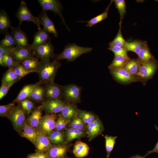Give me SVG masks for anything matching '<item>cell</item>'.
<instances>
[{
  "label": "cell",
  "instance_id": "6da1fadb",
  "mask_svg": "<svg viewBox=\"0 0 158 158\" xmlns=\"http://www.w3.org/2000/svg\"><path fill=\"white\" fill-rule=\"evenodd\" d=\"M61 66L60 62L55 60L50 61V60L40 59V64L36 72L38 74L40 81L42 84H46L54 82L56 75Z\"/></svg>",
  "mask_w": 158,
  "mask_h": 158
},
{
  "label": "cell",
  "instance_id": "74e56055",
  "mask_svg": "<svg viewBox=\"0 0 158 158\" xmlns=\"http://www.w3.org/2000/svg\"><path fill=\"white\" fill-rule=\"evenodd\" d=\"M0 45L9 48H13L16 46L15 41L11 33H5L4 37L1 41Z\"/></svg>",
  "mask_w": 158,
  "mask_h": 158
},
{
  "label": "cell",
  "instance_id": "f1b7e54d",
  "mask_svg": "<svg viewBox=\"0 0 158 158\" xmlns=\"http://www.w3.org/2000/svg\"><path fill=\"white\" fill-rule=\"evenodd\" d=\"M44 87L39 85L37 86L28 99L36 102L42 103L44 101Z\"/></svg>",
  "mask_w": 158,
  "mask_h": 158
},
{
  "label": "cell",
  "instance_id": "ab89813d",
  "mask_svg": "<svg viewBox=\"0 0 158 158\" xmlns=\"http://www.w3.org/2000/svg\"><path fill=\"white\" fill-rule=\"evenodd\" d=\"M138 55L142 63L150 61L152 58V55L145 45L141 49Z\"/></svg>",
  "mask_w": 158,
  "mask_h": 158
},
{
  "label": "cell",
  "instance_id": "44dd1931",
  "mask_svg": "<svg viewBox=\"0 0 158 158\" xmlns=\"http://www.w3.org/2000/svg\"><path fill=\"white\" fill-rule=\"evenodd\" d=\"M52 145L47 135L41 131H38L35 146L37 151L45 153Z\"/></svg>",
  "mask_w": 158,
  "mask_h": 158
},
{
  "label": "cell",
  "instance_id": "d4e9b609",
  "mask_svg": "<svg viewBox=\"0 0 158 158\" xmlns=\"http://www.w3.org/2000/svg\"><path fill=\"white\" fill-rule=\"evenodd\" d=\"M24 68L30 72H36L40 64L39 59L36 57L27 58L20 63Z\"/></svg>",
  "mask_w": 158,
  "mask_h": 158
},
{
  "label": "cell",
  "instance_id": "f35d334b",
  "mask_svg": "<svg viewBox=\"0 0 158 158\" xmlns=\"http://www.w3.org/2000/svg\"><path fill=\"white\" fill-rule=\"evenodd\" d=\"M87 125L78 116L71 120L68 126L69 128L86 131Z\"/></svg>",
  "mask_w": 158,
  "mask_h": 158
},
{
  "label": "cell",
  "instance_id": "c3c4849f",
  "mask_svg": "<svg viewBox=\"0 0 158 158\" xmlns=\"http://www.w3.org/2000/svg\"><path fill=\"white\" fill-rule=\"evenodd\" d=\"M13 85L1 83L0 88V100L6 95L10 88Z\"/></svg>",
  "mask_w": 158,
  "mask_h": 158
},
{
  "label": "cell",
  "instance_id": "4fadbf2b",
  "mask_svg": "<svg viewBox=\"0 0 158 158\" xmlns=\"http://www.w3.org/2000/svg\"><path fill=\"white\" fill-rule=\"evenodd\" d=\"M68 150L65 144L52 145L45 153L49 158H65Z\"/></svg>",
  "mask_w": 158,
  "mask_h": 158
},
{
  "label": "cell",
  "instance_id": "8992f818",
  "mask_svg": "<svg viewBox=\"0 0 158 158\" xmlns=\"http://www.w3.org/2000/svg\"><path fill=\"white\" fill-rule=\"evenodd\" d=\"M44 87V101L61 99L62 97L63 86L52 82L45 84Z\"/></svg>",
  "mask_w": 158,
  "mask_h": 158
},
{
  "label": "cell",
  "instance_id": "cb8c5ba5",
  "mask_svg": "<svg viewBox=\"0 0 158 158\" xmlns=\"http://www.w3.org/2000/svg\"><path fill=\"white\" fill-rule=\"evenodd\" d=\"M89 147L86 143L80 140H77L75 143L73 149V153L78 158H82L87 155Z\"/></svg>",
  "mask_w": 158,
  "mask_h": 158
},
{
  "label": "cell",
  "instance_id": "816d5d0a",
  "mask_svg": "<svg viewBox=\"0 0 158 158\" xmlns=\"http://www.w3.org/2000/svg\"><path fill=\"white\" fill-rule=\"evenodd\" d=\"M37 158H49L45 153L38 151L36 152Z\"/></svg>",
  "mask_w": 158,
  "mask_h": 158
},
{
  "label": "cell",
  "instance_id": "30bf717a",
  "mask_svg": "<svg viewBox=\"0 0 158 158\" xmlns=\"http://www.w3.org/2000/svg\"><path fill=\"white\" fill-rule=\"evenodd\" d=\"M11 34L16 44V47H30L28 42V37L25 33L20 28L11 26Z\"/></svg>",
  "mask_w": 158,
  "mask_h": 158
},
{
  "label": "cell",
  "instance_id": "db71d44e",
  "mask_svg": "<svg viewBox=\"0 0 158 158\" xmlns=\"http://www.w3.org/2000/svg\"><path fill=\"white\" fill-rule=\"evenodd\" d=\"M27 158H37L36 153L29 154Z\"/></svg>",
  "mask_w": 158,
  "mask_h": 158
},
{
  "label": "cell",
  "instance_id": "7a4b0ae2",
  "mask_svg": "<svg viewBox=\"0 0 158 158\" xmlns=\"http://www.w3.org/2000/svg\"><path fill=\"white\" fill-rule=\"evenodd\" d=\"M92 49L91 47H82L74 44H68L61 53L56 55L55 60L65 59L68 62H72L82 54L90 52Z\"/></svg>",
  "mask_w": 158,
  "mask_h": 158
},
{
  "label": "cell",
  "instance_id": "9f6ffc18",
  "mask_svg": "<svg viewBox=\"0 0 158 158\" xmlns=\"http://www.w3.org/2000/svg\"><path fill=\"white\" fill-rule=\"evenodd\" d=\"M157 1H158V0H157Z\"/></svg>",
  "mask_w": 158,
  "mask_h": 158
},
{
  "label": "cell",
  "instance_id": "5bb4252c",
  "mask_svg": "<svg viewBox=\"0 0 158 158\" xmlns=\"http://www.w3.org/2000/svg\"><path fill=\"white\" fill-rule=\"evenodd\" d=\"M42 110L41 106L37 107L26 120L29 125L38 131L40 130Z\"/></svg>",
  "mask_w": 158,
  "mask_h": 158
},
{
  "label": "cell",
  "instance_id": "11a10c76",
  "mask_svg": "<svg viewBox=\"0 0 158 158\" xmlns=\"http://www.w3.org/2000/svg\"><path fill=\"white\" fill-rule=\"evenodd\" d=\"M144 156H142L139 155H135L130 157L129 158H145Z\"/></svg>",
  "mask_w": 158,
  "mask_h": 158
},
{
  "label": "cell",
  "instance_id": "2e32d148",
  "mask_svg": "<svg viewBox=\"0 0 158 158\" xmlns=\"http://www.w3.org/2000/svg\"><path fill=\"white\" fill-rule=\"evenodd\" d=\"M11 55L16 62L19 63L25 59L34 56L31 47H14Z\"/></svg>",
  "mask_w": 158,
  "mask_h": 158
},
{
  "label": "cell",
  "instance_id": "7bdbcfd3",
  "mask_svg": "<svg viewBox=\"0 0 158 158\" xmlns=\"http://www.w3.org/2000/svg\"><path fill=\"white\" fill-rule=\"evenodd\" d=\"M20 104L22 108L26 111V115L28 116L32 112L35 106V103L28 98L25 99Z\"/></svg>",
  "mask_w": 158,
  "mask_h": 158
},
{
  "label": "cell",
  "instance_id": "83f0119b",
  "mask_svg": "<svg viewBox=\"0 0 158 158\" xmlns=\"http://www.w3.org/2000/svg\"><path fill=\"white\" fill-rule=\"evenodd\" d=\"M20 80L15 73L13 68H8L4 75L1 83L13 85Z\"/></svg>",
  "mask_w": 158,
  "mask_h": 158
},
{
  "label": "cell",
  "instance_id": "7dc6e473",
  "mask_svg": "<svg viewBox=\"0 0 158 158\" xmlns=\"http://www.w3.org/2000/svg\"><path fill=\"white\" fill-rule=\"evenodd\" d=\"M114 1L116 7L118 11L121 19L126 12L125 1L124 0H115Z\"/></svg>",
  "mask_w": 158,
  "mask_h": 158
},
{
  "label": "cell",
  "instance_id": "9a60e30c",
  "mask_svg": "<svg viewBox=\"0 0 158 158\" xmlns=\"http://www.w3.org/2000/svg\"><path fill=\"white\" fill-rule=\"evenodd\" d=\"M37 17L39 22L43 26V29L48 33H52L55 37H58V32L53 22L49 17L47 11L42 10Z\"/></svg>",
  "mask_w": 158,
  "mask_h": 158
},
{
  "label": "cell",
  "instance_id": "d6986e66",
  "mask_svg": "<svg viewBox=\"0 0 158 158\" xmlns=\"http://www.w3.org/2000/svg\"><path fill=\"white\" fill-rule=\"evenodd\" d=\"M112 75L116 80L123 83L133 81L134 78L133 75L124 68L109 69Z\"/></svg>",
  "mask_w": 158,
  "mask_h": 158
},
{
  "label": "cell",
  "instance_id": "ba28073f",
  "mask_svg": "<svg viewBox=\"0 0 158 158\" xmlns=\"http://www.w3.org/2000/svg\"><path fill=\"white\" fill-rule=\"evenodd\" d=\"M37 1L42 7V10L52 11L58 15L66 28L69 30L62 13V6L59 1L56 0H38Z\"/></svg>",
  "mask_w": 158,
  "mask_h": 158
},
{
  "label": "cell",
  "instance_id": "7402d4cb",
  "mask_svg": "<svg viewBox=\"0 0 158 158\" xmlns=\"http://www.w3.org/2000/svg\"><path fill=\"white\" fill-rule=\"evenodd\" d=\"M38 131L29 125L25 121L20 135L30 141L35 146Z\"/></svg>",
  "mask_w": 158,
  "mask_h": 158
},
{
  "label": "cell",
  "instance_id": "4316f807",
  "mask_svg": "<svg viewBox=\"0 0 158 158\" xmlns=\"http://www.w3.org/2000/svg\"><path fill=\"white\" fill-rule=\"evenodd\" d=\"M49 140L53 145L65 144V131L54 130L49 136Z\"/></svg>",
  "mask_w": 158,
  "mask_h": 158
},
{
  "label": "cell",
  "instance_id": "836d02e7",
  "mask_svg": "<svg viewBox=\"0 0 158 158\" xmlns=\"http://www.w3.org/2000/svg\"><path fill=\"white\" fill-rule=\"evenodd\" d=\"M145 45V43L140 41H134L127 42L126 49L127 51H133L138 54L141 49Z\"/></svg>",
  "mask_w": 158,
  "mask_h": 158
},
{
  "label": "cell",
  "instance_id": "277c9868",
  "mask_svg": "<svg viewBox=\"0 0 158 158\" xmlns=\"http://www.w3.org/2000/svg\"><path fill=\"white\" fill-rule=\"evenodd\" d=\"M82 88L74 84L63 86L62 97L65 102L76 104L80 102Z\"/></svg>",
  "mask_w": 158,
  "mask_h": 158
},
{
  "label": "cell",
  "instance_id": "9c48e42d",
  "mask_svg": "<svg viewBox=\"0 0 158 158\" xmlns=\"http://www.w3.org/2000/svg\"><path fill=\"white\" fill-rule=\"evenodd\" d=\"M58 116L56 114H47L42 116L40 131L49 136L56 127V122Z\"/></svg>",
  "mask_w": 158,
  "mask_h": 158
},
{
  "label": "cell",
  "instance_id": "8fae6325",
  "mask_svg": "<svg viewBox=\"0 0 158 158\" xmlns=\"http://www.w3.org/2000/svg\"><path fill=\"white\" fill-rule=\"evenodd\" d=\"M66 102L60 99L46 100L41 105L43 110L49 114H56L61 112Z\"/></svg>",
  "mask_w": 158,
  "mask_h": 158
},
{
  "label": "cell",
  "instance_id": "603a6c76",
  "mask_svg": "<svg viewBox=\"0 0 158 158\" xmlns=\"http://www.w3.org/2000/svg\"><path fill=\"white\" fill-rule=\"evenodd\" d=\"M156 69L155 64L152 62L143 63L140 66L137 75L143 78H148L153 74Z\"/></svg>",
  "mask_w": 158,
  "mask_h": 158
},
{
  "label": "cell",
  "instance_id": "8d00e7d4",
  "mask_svg": "<svg viewBox=\"0 0 158 158\" xmlns=\"http://www.w3.org/2000/svg\"><path fill=\"white\" fill-rule=\"evenodd\" d=\"M111 4L108 6L106 10L101 14L93 18L88 21L87 26L89 27H91L98 23L106 19L108 16V9L109 7Z\"/></svg>",
  "mask_w": 158,
  "mask_h": 158
},
{
  "label": "cell",
  "instance_id": "ac0fdd59",
  "mask_svg": "<svg viewBox=\"0 0 158 158\" xmlns=\"http://www.w3.org/2000/svg\"><path fill=\"white\" fill-rule=\"evenodd\" d=\"M42 84V83L39 81L34 84L25 85L12 102L15 103H20L24 100L28 98L37 86Z\"/></svg>",
  "mask_w": 158,
  "mask_h": 158
},
{
  "label": "cell",
  "instance_id": "1f68e13d",
  "mask_svg": "<svg viewBox=\"0 0 158 158\" xmlns=\"http://www.w3.org/2000/svg\"><path fill=\"white\" fill-rule=\"evenodd\" d=\"M78 116L86 125L99 118L97 116L90 112L80 109L78 112Z\"/></svg>",
  "mask_w": 158,
  "mask_h": 158
},
{
  "label": "cell",
  "instance_id": "d6a6232c",
  "mask_svg": "<svg viewBox=\"0 0 158 158\" xmlns=\"http://www.w3.org/2000/svg\"><path fill=\"white\" fill-rule=\"evenodd\" d=\"M105 139V147L107 152L106 157L109 158L113 150L115 142L116 136H109L106 135L103 136Z\"/></svg>",
  "mask_w": 158,
  "mask_h": 158
},
{
  "label": "cell",
  "instance_id": "f5cc1de1",
  "mask_svg": "<svg viewBox=\"0 0 158 158\" xmlns=\"http://www.w3.org/2000/svg\"><path fill=\"white\" fill-rule=\"evenodd\" d=\"M0 64L2 66L6 67L4 63L3 55H0Z\"/></svg>",
  "mask_w": 158,
  "mask_h": 158
},
{
  "label": "cell",
  "instance_id": "e0dca14e",
  "mask_svg": "<svg viewBox=\"0 0 158 158\" xmlns=\"http://www.w3.org/2000/svg\"><path fill=\"white\" fill-rule=\"evenodd\" d=\"M79 110L76 104L66 102L60 114L66 120L71 121L78 116Z\"/></svg>",
  "mask_w": 158,
  "mask_h": 158
},
{
  "label": "cell",
  "instance_id": "3957f363",
  "mask_svg": "<svg viewBox=\"0 0 158 158\" xmlns=\"http://www.w3.org/2000/svg\"><path fill=\"white\" fill-rule=\"evenodd\" d=\"M26 111L20 104L15 106L8 117L15 130L20 135L22 131L26 121Z\"/></svg>",
  "mask_w": 158,
  "mask_h": 158
},
{
  "label": "cell",
  "instance_id": "ffe728a7",
  "mask_svg": "<svg viewBox=\"0 0 158 158\" xmlns=\"http://www.w3.org/2000/svg\"><path fill=\"white\" fill-rule=\"evenodd\" d=\"M50 39L49 35L47 31L43 28L38 29L34 35L33 42L30 47L32 49L46 43Z\"/></svg>",
  "mask_w": 158,
  "mask_h": 158
},
{
  "label": "cell",
  "instance_id": "f546056e",
  "mask_svg": "<svg viewBox=\"0 0 158 158\" xmlns=\"http://www.w3.org/2000/svg\"><path fill=\"white\" fill-rule=\"evenodd\" d=\"M11 27V22L8 15L4 10H1L0 12V33H5Z\"/></svg>",
  "mask_w": 158,
  "mask_h": 158
},
{
  "label": "cell",
  "instance_id": "e575fe53",
  "mask_svg": "<svg viewBox=\"0 0 158 158\" xmlns=\"http://www.w3.org/2000/svg\"><path fill=\"white\" fill-rule=\"evenodd\" d=\"M140 66L138 61L134 60H129L124 68L133 75L137 74Z\"/></svg>",
  "mask_w": 158,
  "mask_h": 158
},
{
  "label": "cell",
  "instance_id": "4dcf8cb0",
  "mask_svg": "<svg viewBox=\"0 0 158 158\" xmlns=\"http://www.w3.org/2000/svg\"><path fill=\"white\" fill-rule=\"evenodd\" d=\"M129 58H126L121 56H115L111 63L109 66V69H119L124 68Z\"/></svg>",
  "mask_w": 158,
  "mask_h": 158
},
{
  "label": "cell",
  "instance_id": "bcb514c9",
  "mask_svg": "<svg viewBox=\"0 0 158 158\" xmlns=\"http://www.w3.org/2000/svg\"><path fill=\"white\" fill-rule=\"evenodd\" d=\"M4 63L6 67L8 68H12L18 63L16 62L12 56L9 54L3 55Z\"/></svg>",
  "mask_w": 158,
  "mask_h": 158
},
{
  "label": "cell",
  "instance_id": "f907efd6",
  "mask_svg": "<svg viewBox=\"0 0 158 158\" xmlns=\"http://www.w3.org/2000/svg\"><path fill=\"white\" fill-rule=\"evenodd\" d=\"M155 127L158 131V127L156 125L155 126ZM154 153H158V141L156 144L153 149L151 150L148 151L147 153L144 156L145 157L146 156L149 154Z\"/></svg>",
  "mask_w": 158,
  "mask_h": 158
},
{
  "label": "cell",
  "instance_id": "484cf974",
  "mask_svg": "<svg viewBox=\"0 0 158 158\" xmlns=\"http://www.w3.org/2000/svg\"><path fill=\"white\" fill-rule=\"evenodd\" d=\"M65 131V138L66 142L69 143L74 139H80L85 135V131L68 128Z\"/></svg>",
  "mask_w": 158,
  "mask_h": 158
},
{
  "label": "cell",
  "instance_id": "681fc988",
  "mask_svg": "<svg viewBox=\"0 0 158 158\" xmlns=\"http://www.w3.org/2000/svg\"><path fill=\"white\" fill-rule=\"evenodd\" d=\"M13 48L7 47L0 45V55H3L6 54H11Z\"/></svg>",
  "mask_w": 158,
  "mask_h": 158
},
{
  "label": "cell",
  "instance_id": "7c38bea8",
  "mask_svg": "<svg viewBox=\"0 0 158 158\" xmlns=\"http://www.w3.org/2000/svg\"><path fill=\"white\" fill-rule=\"evenodd\" d=\"M104 130L103 123L99 118L87 124L86 131L89 141H91L101 134Z\"/></svg>",
  "mask_w": 158,
  "mask_h": 158
},
{
  "label": "cell",
  "instance_id": "ee69618b",
  "mask_svg": "<svg viewBox=\"0 0 158 158\" xmlns=\"http://www.w3.org/2000/svg\"><path fill=\"white\" fill-rule=\"evenodd\" d=\"M13 69L18 76L21 79L26 75L31 73L24 68L20 63L16 65L13 68Z\"/></svg>",
  "mask_w": 158,
  "mask_h": 158
},
{
  "label": "cell",
  "instance_id": "5b68a950",
  "mask_svg": "<svg viewBox=\"0 0 158 158\" xmlns=\"http://www.w3.org/2000/svg\"><path fill=\"white\" fill-rule=\"evenodd\" d=\"M19 20V26L24 21L32 22L40 29V24L37 17L34 16L29 9L25 2L22 0L15 15Z\"/></svg>",
  "mask_w": 158,
  "mask_h": 158
},
{
  "label": "cell",
  "instance_id": "d590c367",
  "mask_svg": "<svg viewBox=\"0 0 158 158\" xmlns=\"http://www.w3.org/2000/svg\"><path fill=\"white\" fill-rule=\"evenodd\" d=\"M127 43L123 37L120 28L116 37L109 43V46L118 47L126 49Z\"/></svg>",
  "mask_w": 158,
  "mask_h": 158
},
{
  "label": "cell",
  "instance_id": "f6af8a7d",
  "mask_svg": "<svg viewBox=\"0 0 158 158\" xmlns=\"http://www.w3.org/2000/svg\"><path fill=\"white\" fill-rule=\"evenodd\" d=\"M108 49L112 51L115 56H121L123 57L129 58L126 49L118 47L109 46Z\"/></svg>",
  "mask_w": 158,
  "mask_h": 158
},
{
  "label": "cell",
  "instance_id": "b9f144b4",
  "mask_svg": "<svg viewBox=\"0 0 158 158\" xmlns=\"http://www.w3.org/2000/svg\"><path fill=\"white\" fill-rule=\"evenodd\" d=\"M70 121L64 118L60 114L59 115L56 121L55 130L59 131H63L65 130L66 126Z\"/></svg>",
  "mask_w": 158,
  "mask_h": 158
},
{
  "label": "cell",
  "instance_id": "60d3db41",
  "mask_svg": "<svg viewBox=\"0 0 158 158\" xmlns=\"http://www.w3.org/2000/svg\"><path fill=\"white\" fill-rule=\"evenodd\" d=\"M15 103L12 102L8 104L0 106V116L8 118L14 107Z\"/></svg>",
  "mask_w": 158,
  "mask_h": 158
},
{
  "label": "cell",
  "instance_id": "52a82bcc",
  "mask_svg": "<svg viewBox=\"0 0 158 158\" xmlns=\"http://www.w3.org/2000/svg\"><path fill=\"white\" fill-rule=\"evenodd\" d=\"M32 49L34 56L40 59L50 60L55 57L54 48L51 43V39L46 43Z\"/></svg>",
  "mask_w": 158,
  "mask_h": 158
}]
</instances>
